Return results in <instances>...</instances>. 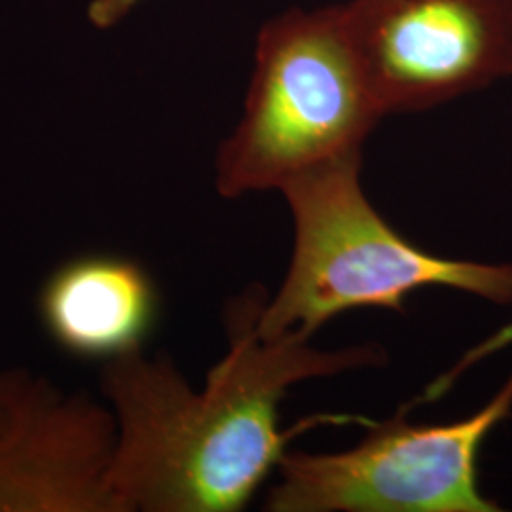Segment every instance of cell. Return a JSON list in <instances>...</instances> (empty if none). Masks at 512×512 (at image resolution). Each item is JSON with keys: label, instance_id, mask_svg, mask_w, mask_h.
I'll return each instance as SVG.
<instances>
[{"label": "cell", "instance_id": "cell-9", "mask_svg": "<svg viewBox=\"0 0 512 512\" xmlns=\"http://www.w3.org/2000/svg\"><path fill=\"white\" fill-rule=\"evenodd\" d=\"M509 4H511V10H512V0H509Z\"/></svg>", "mask_w": 512, "mask_h": 512}, {"label": "cell", "instance_id": "cell-1", "mask_svg": "<svg viewBox=\"0 0 512 512\" xmlns=\"http://www.w3.org/2000/svg\"><path fill=\"white\" fill-rule=\"evenodd\" d=\"M251 285L224 308L226 351L196 389L164 353L137 351L101 368V399L114 420L109 490L116 512H239L275 475L289 442L317 425L372 420L317 414L281 427L294 385L380 368L378 344L319 349L310 336L258 330L266 300Z\"/></svg>", "mask_w": 512, "mask_h": 512}, {"label": "cell", "instance_id": "cell-6", "mask_svg": "<svg viewBox=\"0 0 512 512\" xmlns=\"http://www.w3.org/2000/svg\"><path fill=\"white\" fill-rule=\"evenodd\" d=\"M114 420L103 399L0 368V512H116Z\"/></svg>", "mask_w": 512, "mask_h": 512}, {"label": "cell", "instance_id": "cell-4", "mask_svg": "<svg viewBox=\"0 0 512 512\" xmlns=\"http://www.w3.org/2000/svg\"><path fill=\"white\" fill-rule=\"evenodd\" d=\"M512 416V370L494 397L467 418L408 420V408L366 425L340 452L289 450L264 497L270 512H501L482 492L478 458Z\"/></svg>", "mask_w": 512, "mask_h": 512}, {"label": "cell", "instance_id": "cell-5", "mask_svg": "<svg viewBox=\"0 0 512 512\" xmlns=\"http://www.w3.org/2000/svg\"><path fill=\"white\" fill-rule=\"evenodd\" d=\"M342 12L385 116L435 109L512 76L509 0H348Z\"/></svg>", "mask_w": 512, "mask_h": 512}, {"label": "cell", "instance_id": "cell-3", "mask_svg": "<svg viewBox=\"0 0 512 512\" xmlns=\"http://www.w3.org/2000/svg\"><path fill=\"white\" fill-rule=\"evenodd\" d=\"M382 118L342 4L285 10L256 33L243 112L215 156V188L226 200L281 190L363 154Z\"/></svg>", "mask_w": 512, "mask_h": 512}, {"label": "cell", "instance_id": "cell-7", "mask_svg": "<svg viewBox=\"0 0 512 512\" xmlns=\"http://www.w3.org/2000/svg\"><path fill=\"white\" fill-rule=\"evenodd\" d=\"M37 310L46 336L63 353L107 365L145 349L158 323L160 291L139 260L86 253L48 274Z\"/></svg>", "mask_w": 512, "mask_h": 512}, {"label": "cell", "instance_id": "cell-8", "mask_svg": "<svg viewBox=\"0 0 512 512\" xmlns=\"http://www.w3.org/2000/svg\"><path fill=\"white\" fill-rule=\"evenodd\" d=\"M139 2L143 0H90L88 21L99 31H109L128 18Z\"/></svg>", "mask_w": 512, "mask_h": 512}, {"label": "cell", "instance_id": "cell-2", "mask_svg": "<svg viewBox=\"0 0 512 512\" xmlns=\"http://www.w3.org/2000/svg\"><path fill=\"white\" fill-rule=\"evenodd\" d=\"M363 154L294 177L279 192L293 217V253L277 293L258 313L268 338L313 336L355 310L403 311L410 294L450 289L512 306V262L435 255L378 213L361 183Z\"/></svg>", "mask_w": 512, "mask_h": 512}]
</instances>
